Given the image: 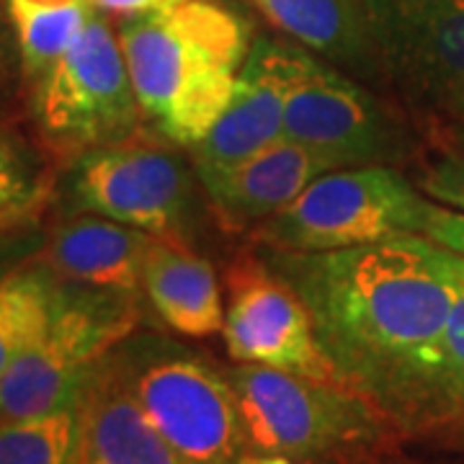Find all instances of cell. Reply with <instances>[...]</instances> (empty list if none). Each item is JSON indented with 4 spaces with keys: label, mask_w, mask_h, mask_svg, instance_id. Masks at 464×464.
I'll list each match as a JSON object with an SVG mask.
<instances>
[{
    "label": "cell",
    "mask_w": 464,
    "mask_h": 464,
    "mask_svg": "<svg viewBox=\"0 0 464 464\" xmlns=\"http://www.w3.org/2000/svg\"><path fill=\"white\" fill-rule=\"evenodd\" d=\"M451 313L444 335V408L449 420H464V256L447 250Z\"/></svg>",
    "instance_id": "21"
},
{
    "label": "cell",
    "mask_w": 464,
    "mask_h": 464,
    "mask_svg": "<svg viewBox=\"0 0 464 464\" xmlns=\"http://www.w3.org/2000/svg\"><path fill=\"white\" fill-rule=\"evenodd\" d=\"M81 441L78 402L54 413L0 423V464H75Z\"/></svg>",
    "instance_id": "20"
},
{
    "label": "cell",
    "mask_w": 464,
    "mask_h": 464,
    "mask_svg": "<svg viewBox=\"0 0 464 464\" xmlns=\"http://www.w3.org/2000/svg\"><path fill=\"white\" fill-rule=\"evenodd\" d=\"M21 215H11V212H0V230H5V227H11V225H16Z\"/></svg>",
    "instance_id": "27"
},
{
    "label": "cell",
    "mask_w": 464,
    "mask_h": 464,
    "mask_svg": "<svg viewBox=\"0 0 464 464\" xmlns=\"http://www.w3.org/2000/svg\"><path fill=\"white\" fill-rule=\"evenodd\" d=\"M266 264L304 302L320 346L348 387L400 429L447 423V248L402 235L325 253L268 248Z\"/></svg>",
    "instance_id": "1"
},
{
    "label": "cell",
    "mask_w": 464,
    "mask_h": 464,
    "mask_svg": "<svg viewBox=\"0 0 464 464\" xmlns=\"http://www.w3.org/2000/svg\"><path fill=\"white\" fill-rule=\"evenodd\" d=\"M423 237H429L431 243L441 246V248L454 250L464 256V215L462 212H454V209H447L441 204L431 201L429 207V215H426V222H423V230H420Z\"/></svg>",
    "instance_id": "24"
},
{
    "label": "cell",
    "mask_w": 464,
    "mask_h": 464,
    "mask_svg": "<svg viewBox=\"0 0 464 464\" xmlns=\"http://www.w3.org/2000/svg\"><path fill=\"white\" fill-rule=\"evenodd\" d=\"M246 436V457L276 464H323L380 444L395 426L359 390L237 364L227 372Z\"/></svg>",
    "instance_id": "3"
},
{
    "label": "cell",
    "mask_w": 464,
    "mask_h": 464,
    "mask_svg": "<svg viewBox=\"0 0 464 464\" xmlns=\"http://www.w3.org/2000/svg\"><path fill=\"white\" fill-rule=\"evenodd\" d=\"M152 235L106 217H78L52 232L44 268L57 282L140 292Z\"/></svg>",
    "instance_id": "16"
},
{
    "label": "cell",
    "mask_w": 464,
    "mask_h": 464,
    "mask_svg": "<svg viewBox=\"0 0 464 464\" xmlns=\"http://www.w3.org/2000/svg\"><path fill=\"white\" fill-rule=\"evenodd\" d=\"M57 286L47 268H24L0 279V380L50 328Z\"/></svg>",
    "instance_id": "19"
},
{
    "label": "cell",
    "mask_w": 464,
    "mask_h": 464,
    "mask_svg": "<svg viewBox=\"0 0 464 464\" xmlns=\"http://www.w3.org/2000/svg\"><path fill=\"white\" fill-rule=\"evenodd\" d=\"M36 119L57 148L96 150L137 134L142 109L134 96L119 34L99 16L39 78Z\"/></svg>",
    "instance_id": "9"
},
{
    "label": "cell",
    "mask_w": 464,
    "mask_h": 464,
    "mask_svg": "<svg viewBox=\"0 0 464 464\" xmlns=\"http://www.w3.org/2000/svg\"><path fill=\"white\" fill-rule=\"evenodd\" d=\"M286 63L284 39L258 36L250 44L225 114L191 148L199 181L219 176L284 137Z\"/></svg>",
    "instance_id": "12"
},
{
    "label": "cell",
    "mask_w": 464,
    "mask_h": 464,
    "mask_svg": "<svg viewBox=\"0 0 464 464\" xmlns=\"http://www.w3.org/2000/svg\"><path fill=\"white\" fill-rule=\"evenodd\" d=\"M119 44L142 116L166 140L194 148L225 114L253 42L232 8L188 0L124 18Z\"/></svg>",
    "instance_id": "2"
},
{
    "label": "cell",
    "mask_w": 464,
    "mask_h": 464,
    "mask_svg": "<svg viewBox=\"0 0 464 464\" xmlns=\"http://www.w3.org/2000/svg\"><path fill=\"white\" fill-rule=\"evenodd\" d=\"M140 289L170 331L207 338L222 331L225 304L212 264L176 235H152Z\"/></svg>",
    "instance_id": "17"
},
{
    "label": "cell",
    "mask_w": 464,
    "mask_h": 464,
    "mask_svg": "<svg viewBox=\"0 0 464 464\" xmlns=\"http://www.w3.org/2000/svg\"><path fill=\"white\" fill-rule=\"evenodd\" d=\"M78 408L75 464H186L140 411L111 356L88 374Z\"/></svg>",
    "instance_id": "14"
},
{
    "label": "cell",
    "mask_w": 464,
    "mask_h": 464,
    "mask_svg": "<svg viewBox=\"0 0 464 464\" xmlns=\"http://www.w3.org/2000/svg\"><path fill=\"white\" fill-rule=\"evenodd\" d=\"M93 3H96L99 11H109V14H116V16L132 18L168 11V8H176V5L188 3V0H93Z\"/></svg>",
    "instance_id": "25"
},
{
    "label": "cell",
    "mask_w": 464,
    "mask_h": 464,
    "mask_svg": "<svg viewBox=\"0 0 464 464\" xmlns=\"http://www.w3.org/2000/svg\"><path fill=\"white\" fill-rule=\"evenodd\" d=\"M137 320L132 292L60 282L50 328L0 380V423L78 402L88 374L132 335Z\"/></svg>",
    "instance_id": "5"
},
{
    "label": "cell",
    "mask_w": 464,
    "mask_h": 464,
    "mask_svg": "<svg viewBox=\"0 0 464 464\" xmlns=\"http://www.w3.org/2000/svg\"><path fill=\"white\" fill-rule=\"evenodd\" d=\"M328 170L333 168L315 152L282 137L230 170L204 179L201 186L222 225L246 230L279 215Z\"/></svg>",
    "instance_id": "13"
},
{
    "label": "cell",
    "mask_w": 464,
    "mask_h": 464,
    "mask_svg": "<svg viewBox=\"0 0 464 464\" xmlns=\"http://www.w3.org/2000/svg\"><path fill=\"white\" fill-rule=\"evenodd\" d=\"M431 199L392 166L335 168L256 227L271 250L325 253L420 235Z\"/></svg>",
    "instance_id": "6"
},
{
    "label": "cell",
    "mask_w": 464,
    "mask_h": 464,
    "mask_svg": "<svg viewBox=\"0 0 464 464\" xmlns=\"http://www.w3.org/2000/svg\"><path fill=\"white\" fill-rule=\"evenodd\" d=\"M299 47L353 72L380 81L382 60L372 0H246Z\"/></svg>",
    "instance_id": "15"
},
{
    "label": "cell",
    "mask_w": 464,
    "mask_h": 464,
    "mask_svg": "<svg viewBox=\"0 0 464 464\" xmlns=\"http://www.w3.org/2000/svg\"><path fill=\"white\" fill-rule=\"evenodd\" d=\"M284 137L328 166H392L405 158V132L382 101L341 67L284 42Z\"/></svg>",
    "instance_id": "7"
},
{
    "label": "cell",
    "mask_w": 464,
    "mask_h": 464,
    "mask_svg": "<svg viewBox=\"0 0 464 464\" xmlns=\"http://www.w3.org/2000/svg\"><path fill=\"white\" fill-rule=\"evenodd\" d=\"M96 11L93 0H8V16L26 72L39 81L78 39Z\"/></svg>",
    "instance_id": "18"
},
{
    "label": "cell",
    "mask_w": 464,
    "mask_h": 464,
    "mask_svg": "<svg viewBox=\"0 0 464 464\" xmlns=\"http://www.w3.org/2000/svg\"><path fill=\"white\" fill-rule=\"evenodd\" d=\"M42 194L32 163L16 142L0 132V212L21 215L29 212Z\"/></svg>",
    "instance_id": "22"
},
{
    "label": "cell",
    "mask_w": 464,
    "mask_h": 464,
    "mask_svg": "<svg viewBox=\"0 0 464 464\" xmlns=\"http://www.w3.org/2000/svg\"><path fill=\"white\" fill-rule=\"evenodd\" d=\"M72 199L85 212L176 237L197 212L194 176L181 155L137 134L83 152L72 173Z\"/></svg>",
    "instance_id": "10"
},
{
    "label": "cell",
    "mask_w": 464,
    "mask_h": 464,
    "mask_svg": "<svg viewBox=\"0 0 464 464\" xmlns=\"http://www.w3.org/2000/svg\"><path fill=\"white\" fill-rule=\"evenodd\" d=\"M418 188L436 204L464 215V152H447L420 173Z\"/></svg>",
    "instance_id": "23"
},
{
    "label": "cell",
    "mask_w": 464,
    "mask_h": 464,
    "mask_svg": "<svg viewBox=\"0 0 464 464\" xmlns=\"http://www.w3.org/2000/svg\"><path fill=\"white\" fill-rule=\"evenodd\" d=\"M222 335L230 359L237 364L268 366L307 380L346 384L320 346L304 302L271 266L253 256L237 258L227 271Z\"/></svg>",
    "instance_id": "11"
},
{
    "label": "cell",
    "mask_w": 464,
    "mask_h": 464,
    "mask_svg": "<svg viewBox=\"0 0 464 464\" xmlns=\"http://www.w3.org/2000/svg\"><path fill=\"white\" fill-rule=\"evenodd\" d=\"M5 8H8V0H0V60L5 52Z\"/></svg>",
    "instance_id": "26"
},
{
    "label": "cell",
    "mask_w": 464,
    "mask_h": 464,
    "mask_svg": "<svg viewBox=\"0 0 464 464\" xmlns=\"http://www.w3.org/2000/svg\"><path fill=\"white\" fill-rule=\"evenodd\" d=\"M382 75L464 152V0H372Z\"/></svg>",
    "instance_id": "8"
},
{
    "label": "cell",
    "mask_w": 464,
    "mask_h": 464,
    "mask_svg": "<svg viewBox=\"0 0 464 464\" xmlns=\"http://www.w3.org/2000/svg\"><path fill=\"white\" fill-rule=\"evenodd\" d=\"M109 356L140 411L183 462H246L243 420L227 372L160 335H130Z\"/></svg>",
    "instance_id": "4"
}]
</instances>
